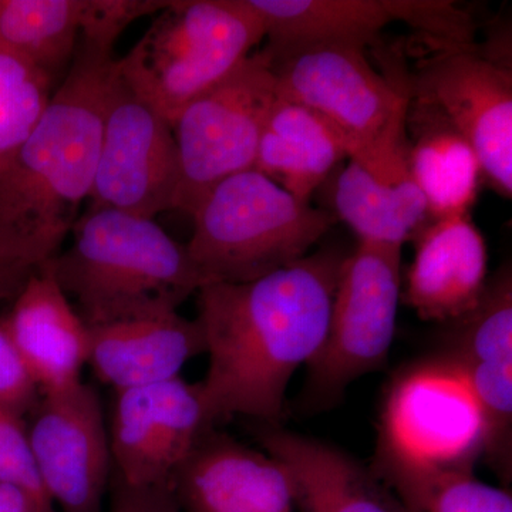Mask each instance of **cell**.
I'll return each instance as SVG.
<instances>
[{
	"mask_svg": "<svg viewBox=\"0 0 512 512\" xmlns=\"http://www.w3.org/2000/svg\"><path fill=\"white\" fill-rule=\"evenodd\" d=\"M205 352L197 320L178 311L154 313L89 328L87 366L113 392L180 377Z\"/></svg>",
	"mask_w": 512,
	"mask_h": 512,
	"instance_id": "cell-16",
	"label": "cell"
},
{
	"mask_svg": "<svg viewBox=\"0 0 512 512\" xmlns=\"http://www.w3.org/2000/svg\"><path fill=\"white\" fill-rule=\"evenodd\" d=\"M259 443L288 470L301 512H410L375 471L338 448L281 429L265 430Z\"/></svg>",
	"mask_w": 512,
	"mask_h": 512,
	"instance_id": "cell-18",
	"label": "cell"
},
{
	"mask_svg": "<svg viewBox=\"0 0 512 512\" xmlns=\"http://www.w3.org/2000/svg\"><path fill=\"white\" fill-rule=\"evenodd\" d=\"M109 512H183L170 485L136 487L111 477Z\"/></svg>",
	"mask_w": 512,
	"mask_h": 512,
	"instance_id": "cell-28",
	"label": "cell"
},
{
	"mask_svg": "<svg viewBox=\"0 0 512 512\" xmlns=\"http://www.w3.org/2000/svg\"><path fill=\"white\" fill-rule=\"evenodd\" d=\"M343 259L322 249L255 281L197 292L208 355L198 383L211 427L235 416L281 419L289 382L325 340Z\"/></svg>",
	"mask_w": 512,
	"mask_h": 512,
	"instance_id": "cell-1",
	"label": "cell"
},
{
	"mask_svg": "<svg viewBox=\"0 0 512 512\" xmlns=\"http://www.w3.org/2000/svg\"><path fill=\"white\" fill-rule=\"evenodd\" d=\"M413 242L402 299L417 316L451 323L476 309L488 285V252L471 215L430 220Z\"/></svg>",
	"mask_w": 512,
	"mask_h": 512,
	"instance_id": "cell-15",
	"label": "cell"
},
{
	"mask_svg": "<svg viewBox=\"0 0 512 512\" xmlns=\"http://www.w3.org/2000/svg\"><path fill=\"white\" fill-rule=\"evenodd\" d=\"M416 73L406 74L409 96L426 101L476 150L484 183L512 197V72L473 45L430 46Z\"/></svg>",
	"mask_w": 512,
	"mask_h": 512,
	"instance_id": "cell-11",
	"label": "cell"
},
{
	"mask_svg": "<svg viewBox=\"0 0 512 512\" xmlns=\"http://www.w3.org/2000/svg\"><path fill=\"white\" fill-rule=\"evenodd\" d=\"M191 217L188 254L205 285L242 284L285 268L305 258L336 220L254 168L215 185Z\"/></svg>",
	"mask_w": 512,
	"mask_h": 512,
	"instance_id": "cell-5",
	"label": "cell"
},
{
	"mask_svg": "<svg viewBox=\"0 0 512 512\" xmlns=\"http://www.w3.org/2000/svg\"><path fill=\"white\" fill-rule=\"evenodd\" d=\"M278 96L308 107L342 136L349 160L386 183L410 178L406 74L377 72L366 49L309 45L265 49Z\"/></svg>",
	"mask_w": 512,
	"mask_h": 512,
	"instance_id": "cell-4",
	"label": "cell"
},
{
	"mask_svg": "<svg viewBox=\"0 0 512 512\" xmlns=\"http://www.w3.org/2000/svg\"><path fill=\"white\" fill-rule=\"evenodd\" d=\"M40 396L35 377L0 320V407L25 417Z\"/></svg>",
	"mask_w": 512,
	"mask_h": 512,
	"instance_id": "cell-27",
	"label": "cell"
},
{
	"mask_svg": "<svg viewBox=\"0 0 512 512\" xmlns=\"http://www.w3.org/2000/svg\"><path fill=\"white\" fill-rule=\"evenodd\" d=\"M53 84L35 66L0 47V174L42 117Z\"/></svg>",
	"mask_w": 512,
	"mask_h": 512,
	"instance_id": "cell-24",
	"label": "cell"
},
{
	"mask_svg": "<svg viewBox=\"0 0 512 512\" xmlns=\"http://www.w3.org/2000/svg\"><path fill=\"white\" fill-rule=\"evenodd\" d=\"M377 468L394 490L446 471H473L487 429L467 379L448 357L421 363L394 382L380 427Z\"/></svg>",
	"mask_w": 512,
	"mask_h": 512,
	"instance_id": "cell-7",
	"label": "cell"
},
{
	"mask_svg": "<svg viewBox=\"0 0 512 512\" xmlns=\"http://www.w3.org/2000/svg\"><path fill=\"white\" fill-rule=\"evenodd\" d=\"M333 217L345 222L366 244L403 248L431 218L426 200L412 178L386 183L348 160L332 175Z\"/></svg>",
	"mask_w": 512,
	"mask_h": 512,
	"instance_id": "cell-22",
	"label": "cell"
},
{
	"mask_svg": "<svg viewBox=\"0 0 512 512\" xmlns=\"http://www.w3.org/2000/svg\"><path fill=\"white\" fill-rule=\"evenodd\" d=\"M28 424L43 490L57 512H101L113 477L103 403L92 384L42 393Z\"/></svg>",
	"mask_w": 512,
	"mask_h": 512,
	"instance_id": "cell-12",
	"label": "cell"
},
{
	"mask_svg": "<svg viewBox=\"0 0 512 512\" xmlns=\"http://www.w3.org/2000/svg\"><path fill=\"white\" fill-rule=\"evenodd\" d=\"M84 0H0V47L53 83L72 63Z\"/></svg>",
	"mask_w": 512,
	"mask_h": 512,
	"instance_id": "cell-23",
	"label": "cell"
},
{
	"mask_svg": "<svg viewBox=\"0 0 512 512\" xmlns=\"http://www.w3.org/2000/svg\"><path fill=\"white\" fill-rule=\"evenodd\" d=\"M40 392L82 382L89 328L45 264L30 276L2 320Z\"/></svg>",
	"mask_w": 512,
	"mask_h": 512,
	"instance_id": "cell-17",
	"label": "cell"
},
{
	"mask_svg": "<svg viewBox=\"0 0 512 512\" xmlns=\"http://www.w3.org/2000/svg\"><path fill=\"white\" fill-rule=\"evenodd\" d=\"M183 512H295L284 464L217 429L198 440L171 481Z\"/></svg>",
	"mask_w": 512,
	"mask_h": 512,
	"instance_id": "cell-14",
	"label": "cell"
},
{
	"mask_svg": "<svg viewBox=\"0 0 512 512\" xmlns=\"http://www.w3.org/2000/svg\"><path fill=\"white\" fill-rule=\"evenodd\" d=\"M0 484L15 485L50 507L40 483L23 417L0 407ZM55 508V507H53Z\"/></svg>",
	"mask_w": 512,
	"mask_h": 512,
	"instance_id": "cell-26",
	"label": "cell"
},
{
	"mask_svg": "<svg viewBox=\"0 0 512 512\" xmlns=\"http://www.w3.org/2000/svg\"><path fill=\"white\" fill-rule=\"evenodd\" d=\"M396 491L410 512H512L508 491L468 470L433 474Z\"/></svg>",
	"mask_w": 512,
	"mask_h": 512,
	"instance_id": "cell-25",
	"label": "cell"
},
{
	"mask_svg": "<svg viewBox=\"0 0 512 512\" xmlns=\"http://www.w3.org/2000/svg\"><path fill=\"white\" fill-rule=\"evenodd\" d=\"M349 160L336 128L316 111L276 97L266 117L254 170L299 201L311 198Z\"/></svg>",
	"mask_w": 512,
	"mask_h": 512,
	"instance_id": "cell-20",
	"label": "cell"
},
{
	"mask_svg": "<svg viewBox=\"0 0 512 512\" xmlns=\"http://www.w3.org/2000/svg\"><path fill=\"white\" fill-rule=\"evenodd\" d=\"M262 19L268 50L309 45L363 49L392 23L409 25L412 0H248Z\"/></svg>",
	"mask_w": 512,
	"mask_h": 512,
	"instance_id": "cell-21",
	"label": "cell"
},
{
	"mask_svg": "<svg viewBox=\"0 0 512 512\" xmlns=\"http://www.w3.org/2000/svg\"><path fill=\"white\" fill-rule=\"evenodd\" d=\"M116 43L80 35L62 83L0 174V241L33 265L60 252L92 192Z\"/></svg>",
	"mask_w": 512,
	"mask_h": 512,
	"instance_id": "cell-2",
	"label": "cell"
},
{
	"mask_svg": "<svg viewBox=\"0 0 512 512\" xmlns=\"http://www.w3.org/2000/svg\"><path fill=\"white\" fill-rule=\"evenodd\" d=\"M402 299V248L359 242L340 266L328 332L309 363V386L335 399L387 362Z\"/></svg>",
	"mask_w": 512,
	"mask_h": 512,
	"instance_id": "cell-9",
	"label": "cell"
},
{
	"mask_svg": "<svg viewBox=\"0 0 512 512\" xmlns=\"http://www.w3.org/2000/svg\"><path fill=\"white\" fill-rule=\"evenodd\" d=\"M211 429L200 383L175 377L114 392L109 421L113 476L136 487H171L178 468Z\"/></svg>",
	"mask_w": 512,
	"mask_h": 512,
	"instance_id": "cell-13",
	"label": "cell"
},
{
	"mask_svg": "<svg viewBox=\"0 0 512 512\" xmlns=\"http://www.w3.org/2000/svg\"><path fill=\"white\" fill-rule=\"evenodd\" d=\"M73 244L45 262L87 328L175 312L205 285L187 245L154 218L89 208Z\"/></svg>",
	"mask_w": 512,
	"mask_h": 512,
	"instance_id": "cell-3",
	"label": "cell"
},
{
	"mask_svg": "<svg viewBox=\"0 0 512 512\" xmlns=\"http://www.w3.org/2000/svg\"><path fill=\"white\" fill-rule=\"evenodd\" d=\"M276 97L271 57L264 49L184 107L173 126L181 165L175 210L191 215L215 185L254 168Z\"/></svg>",
	"mask_w": 512,
	"mask_h": 512,
	"instance_id": "cell-8",
	"label": "cell"
},
{
	"mask_svg": "<svg viewBox=\"0 0 512 512\" xmlns=\"http://www.w3.org/2000/svg\"><path fill=\"white\" fill-rule=\"evenodd\" d=\"M39 266L0 241V302L15 299Z\"/></svg>",
	"mask_w": 512,
	"mask_h": 512,
	"instance_id": "cell-29",
	"label": "cell"
},
{
	"mask_svg": "<svg viewBox=\"0 0 512 512\" xmlns=\"http://www.w3.org/2000/svg\"><path fill=\"white\" fill-rule=\"evenodd\" d=\"M262 39L264 23L248 0H174L117 66L174 126L190 101L234 72Z\"/></svg>",
	"mask_w": 512,
	"mask_h": 512,
	"instance_id": "cell-6",
	"label": "cell"
},
{
	"mask_svg": "<svg viewBox=\"0 0 512 512\" xmlns=\"http://www.w3.org/2000/svg\"><path fill=\"white\" fill-rule=\"evenodd\" d=\"M180 183L173 124L127 83L116 63L104 107L90 208L154 218L177 208Z\"/></svg>",
	"mask_w": 512,
	"mask_h": 512,
	"instance_id": "cell-10",
	"label": "cell"
},
{
	"mask_svg": "<svg viewBox=\"0 0 512 512\" xmlns=\"http://www.w3.org/2000/svg\"><path fill=\"white\" fill-rule=\"evenodd\" d=\"M406 134L410 178L426 200L431 220L470 214L484 180L467 138L440 110L414 97L407 107Z\"/></svg>",
	"mask_w": 512,
	"mask_h": 512,
	"instance_id": "cell-19",
	"label": "cell"
},
{
	"mask_svg": "<svg viewBox=\"0 0 512 512\" xmlns=\"http://www.w3.org/2000/svg\"><path fill=\"white\" fill-rule=\"evenodd\" d=\"M0 512H57L28 491L10 484H0Z\"/></svg>",
	"mask_w": 512,
	"mask_h": 512,
	"instance_id": "cell-30",
	"label": "cell"
}]
</instances>
